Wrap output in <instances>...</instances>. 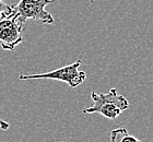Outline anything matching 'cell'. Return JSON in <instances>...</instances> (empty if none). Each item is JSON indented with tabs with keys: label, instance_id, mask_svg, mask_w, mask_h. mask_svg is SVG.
Masks as SVG:
<instances>
[{
	"label": "cell",
	"instance_id": "1",
	"mask_svg": "<svg viewBox=\"0 0 153 142\" xmlns=\"http://www.w3.org/2000/svg\"><path fill=\"white\" fill-rule=\"evenodd\" d=\"M91 97L93 100V105L84 108V114H100L108 119L114 120L129 107L128 100L123 95L118 94L115 88H111L107 93L97 94L92 92Z\"/></svg>",
	"mask_w": 153,
	"mask_h": 142
},
{
	"label": "cell",
	"instance_id": "7",
	"mask_svg": "<svg viewBox=\"0 0 153 142\" xmlns=\"http://www.w3.org/2000/svg\"><path fill=\"white\" fill-rule=\"evenodd\" d=\"M10 128V123H7L6 120H3L1 117H0V129L1 130H8Z\"/></svg>",
	"mask_w": 153,
	"mask_h": 142
},
{
	"label": "cell",
	"instance_id": "5",
	"mask_svg": "<svg viewBox=\"0 0 153 142\" xmlns=\"http://www.w3.org/2000/svg\"><path fill=\"white\" fill-rule=\"evenodd\" d=\"M111 142H142L136 137L131 136L125 127H119L111 131Z\"/></svg>",
	"mask_w": 153,
	"mask_h": 142
},
{
	"label": "cell",
	"instance_id": "6",
	"mask_svg": "<svg viewBox=\"0 0 153 142\" xmlns=\"http://www.w3.org/2000/svg\"><path fill=\"white\" fill-rule=\"evenodd\" d=\"M12 12H13L12 6L6 3L3 0H0V18L3 16H7V14H10V13Z\"/></svg>",
	"mask_w": 153,
	"mask_h": 142
},
{
	"label": "cell",
	"instance_id": "3",
	"mask_svg": "<svg viewBox=\"0 0 153 142\" xmlns=\"http://www.w3.org/2000/svg\"><path fill=\"white\" fill-rule=\"evenodd\" d=\"M54 1L55 0H20L19 3L12 6V8L24 24L27 20H34L41 24H53L54 16L45 8Z\"/></svg>",
	"mask_w": 153,
	"mask_h": 142
},
{
	"label": "cell",
	"instance_id": "2",
	"mask_svg": "<svg viewBox=\"0 0 153 142\" xmlns=\"http://www.w3.org/2000/svg\"><path fill=\"white\" fill-rule=\"evenodd\" d=\"M82 61L80 59L76 60L74 63L64 66L61 68H58L56 70H53L51 72L41 73V74H20V80H32V79H51L62 81L67 83L70 88H78L81 85L86 78V74L84 71L80 70Z\"/></svg>",
	"mask_w": 153,
	"mask_h": 142
},
{
	"label": "cell",
	"instance_id": "4",
	"mask_svg": "<svg viewBox=\"0 0 153 142\" xmlns=\"http://www.w3.org/2000/svg\"><path fill=\"white\" fill-rule=\"evenodd\" d=\"M24 23L13 11L0 18V46L3 51H13L23 42Z\"/></svg>",
	"mask_w": 153,
	"mask_h": 142
}]
</instances>
